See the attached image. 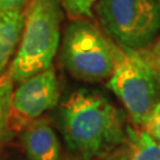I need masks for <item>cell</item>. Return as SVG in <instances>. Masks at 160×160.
<instances>
[{"label": "cell", "mask_w": 160, "mask_h": 160, "mask_svg": "<svg viewBox=\"0 0 160 160\" xmlns=\"http://www.w3.org/2000/svg\"><path fill=\"white\" fill-rule=\"evenodd\" d=\"M121 53L108 88L123 104L132 121L142 126L160 101V70L139 50L120 46Z\"/></svg>", "instance_id": "4"}, {"label": "cell", "mask_w": 160, "mask_h": 160, "mask_svg": "<svg viewBox=\"0 0 160 160\" xmlns=\"http://www.w3.org/2000/svg\"><path fill=\"white\" fill-rule=\"evenodd\" d=\"M29 0H0V11L23 10Z\"/></svg>", "instance_id": "13"}, {"label": "cell", "mask_w": 160, "mask_h": 160, "mask_svg": "<svg viewBox=\"0 0 160 160\" xmlns=\"http://www.w3.org/2000/svg\"><path fill=\"white\" fill-rule=\"evenodd\" d=\"M82 160H86V159H82Z\"/></svg>", "instance_id": "16"}, {"label": "cell", "mask_w": 160, "mask_h": 160, "mask_svg": "<svg viewBox=\"0 0 160 160\" xmlns=\"http://www.w3.org/2000/svg\"><path fill=\"white\" fill-rule=\"evenodd\" d=\"M158 1H159V4H160V0H158Z\"/></svg>", "instance_id": "15"}, {"label": "cell", "mask_w": 160, "mask_h": 160, "mask_svg": "<svg viewBox=\"0 0 160 160\" xmlns=\"http://www.w3.org/2000/svg\"><path fill=\"white\" fill-rule=\"evenodd\" d=\"M62 0H29L24 10V28L7 77L20 83L52 65L61 42Z\"/></svg>", "instance_id": "2"}, {"label": "cell", "mask_w": 160, "mask_h": 160, "mask_svg": "<svg viewBox=\"0 0 160 160\" xmlns=\"http://www.w3.org/2000/svg\"><path fill=\"white\" fill-rule=\"evenodd\" d=\"M143 129L158 142H160V101L151 110L143 122Z\"/></svg>", "instance_id": "12"}, {"label": "cell", "mask_w": 160, "mask_h": 160, "mask_svg": "<svg viewBox=\"0 0 160 160\" xmlns=\"http://www.w3.org/2000/svg\"><path fill=\"white\" fill-rule=\"evenodd\" d=\"M151 58H152V61L154 62V64L160 70V40L158 42V44L154 46V49H153V53H152V57Z\"/></svg>", "instance_id": "14"}, {"label": "cell", "mask_w": 160, "mask_h": 160, "mask_svg": "<svg viewBox=\"0 0 160 160\" xmlns=\"http://www.w3.org/2000/svg\"><path fill=\"white\" fill-rule=\"evenodd\" d=\"M120 53L121 48L86 18L74 19L65 29L61 58L64 68L77 80L98 82L109 78Z\"/></svg>", "instance_id": "3"}, {"label": "cell", "mask_w": 160, "mask_h": 160, "mask_svg": "<svg viewBox=\"0 0 160 160\" xmlns=\"http://www.w3.org/2000/svg\"><path fill=\"white\" fill-rule=\"evenodd\" d=\"M23 28V10L0 11V78L17 52Z\"/></svg>", "instance_id": "8"}, {"label": "cell", "mask_w": 160, "mask_h": 160, "mask_svg": "<svg viewBox=\"0 0 160 160\" xmlns=\"http://www.w3.org/2000/svg\"><path fill=\"white\" fill-rule=\"evenodd\" d=\"M22 145L30 160H61V142L46 120L31 121L22 134Z\"/></svg>", "instance_id": "7"}, {"label": "cell", "mask_w": 160, "mask_h": 160, "mask_svg": "<svg viewBox=\"0 0 160 160\" xmlns=\"http://www.w3.org/2000/svg\"><path fill=\"white\" fill-rule=\"evenodd\" d=\"M95 5L103 29L120 46L140 50L159 33L158 0H97Z\"/></svg>", "instance_id": "5"}, {"label": "cell", "mask_w": 160, "mask_h": 160, "mask_svg": "<svg viewBox=\"0 0 160 160\" xmlns=\"http://www.w3.org/2000/svg\"><path fill=\"white\" fill-rule=\"evenodd\" d=\"M96 2L97 0H62L63 10L74 19L92 17V7Z\"/></svg>", "instance_id": "11"}, {"label": "cell", "mask_w": 160, "mask_h": 160, "mask_svg": "<svg viewBox=\"0 0 160 160\" xmlns=\"http://www.w3.org/2000/svg\"><path fill=\"white\" fill-rule=\"evenodd\" d=\"M13 94V83L6 77L0 80V148L5 143L12 119L11 98Z\"/></svg>", "instance_id": "10"}, {"label": "cell", "mask_w": 160, "mask_h": 160, "mask_svg": "<svg viewBox=\"0 0 160 160\" xmlns=\"http://www.w3.org/2000/svg\"><path fill=\"white\" fill-rule=\"evenodd\" d=\"M128 141L127 160H160V142L145 131L126 128Z\"/></svg>", "instance_id": "9"}, {"label": "cell", "mask_w": 160, "mask_h": 160, "mask_svg": "<svg viewBox=\"0 0 160 160\" xmlns=\"http://www.w3.org/2000/svg\"><path fill=\"white\" fill-rule=\"evenodd\" d=\"M59 84L53 67L19 83L11 98L12 115L24 122L38 119L56 107L59 100Z\"/></svg>", "instance_id": "6"}, {"label": "cell", "mask_w": 160, "mask_h": 160, "mask_svg": "<svg viewBox=\"0 0 160 160\" xmlns=\"http://www.w3.org/2000/svg\"><path fill=\"white\" fill-rule=\"evenodd\" d=\"M58 120L68 148L81 159L102 157L125 139L122 115L97 90L81 88L68 95Z\"/></svg>", "instance_id": "1"}]
</instances>
